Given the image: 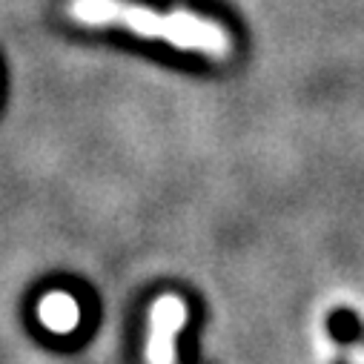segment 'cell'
Returning a JSON list of instances; mask_svg holds the SVG:
<instances>
[{
	"instance_id": "277c9868",
	"label": "cell",
	"mask_w": 364,
	"mask_h": 364,
	"mask_svg": "<svg viewBox=\"0 0 364 364\" xmlns=\"http://www.w3.org/2000/svg\"><path fill=\"white\" fill-rule=\"evenodd\" d=\"M347 361H350V364H364V347H353V350L347 353Z\"/></svg>"
},
{
	"instance_id": "6da1fadb",
	"label": "cell",
	"mask_w": 364,
	"mask_h": 364,
	"mask_svg": "<svg viewBox=\"0 0 364 364\" xmlns=\"http://www.w3.org/2000/svg\"><path fill=\"white\" fill-rule=\"evenodd\" d=\"M66 15L80 26H121L138 38L164 41L175 49L198 52L215 60H227L232 52V38L221 23L187 9L164 15L135 0H69Z\"/></svg>"
},
{
	"instance_id": "7a4b0ae2",
	"label": "cell",
	"mask_w": 364,
	"mask_h": 364,
	"mask_svg": "<svg viewBox=\"0 0 364 364\" xmlns=\"http://www.w3.org/2000/svg\"><path fill=\"white\" fill-rule=\"evenodd\" d=\"M187 324V304L181 296L164 293L149 307V330H146V361L149 364H175L178 361V333Z\"/></svg>"
},
{
	"instance_id": "3957f363",
	"label": "cell",
	"mask_w": 364,
	"mask_h": 364,
	"mask_svg": "<svg viewBox=\"0 0 364 364\" xmlns=\"http://www.w3.org/2000/svg\"><path fill=\"white\" fill-rule=\"evenodd\" d=\"M38 318L52 333H72L80 321V307L69 293H46L38 304Z\"/></svg>"
}]
</instances>
